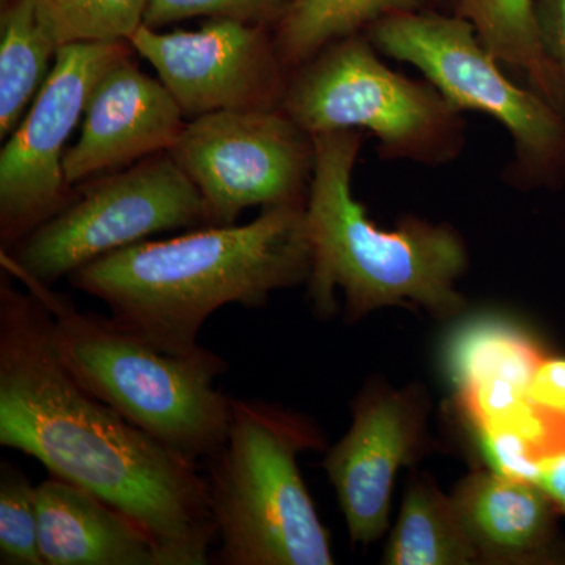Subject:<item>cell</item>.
<instances>
[{
  "mask_svg": "<svg viewBox=\"0 0 565 565\" xmlns=\"http://www.w3.org/2000/svg\"><path fill=\"white\" fill-rule=\"evenodd\" d=\"M0 445L131 516L166 565H206L215 541L206 479L68 373L46 305L0 278Z\"/></svg>",
  "mask_w": 565,
  "mask_h": 565,
  "instance_id": "obj_1",
  "label": "cell"
},
{
  "mask_svg": "<svg viewBox=\"0 0 565 565\" xmlns=\"http://www.w3.org/2000/svg\"><path fill=\"white\" fill-rule=\"evenodd\" d=\"M311 247L305 204L264 207L247 225L203 226L166 241H141L70 275L102 300L111 321L172 353L199 351L207 319L226 305L262 308L270 294L308 281Z\"/></svg>",
  "mask_w": 565,
  "mask_h": 565,
  "instance_id": "obj_2",
  "label": "cell"
},
{
  "mask_svg": "<svg viewBox=\"0 0 565 565\" xmlns=\"http://www.w3.org/2000/svg\"><path fill=\"white\" fill-rule=\"evenodd\" d=\"M316 162L305 202L311 247L308 296L321 316L344 294L345 321L379 308L422 307L438 318L463 310L456 281L468 266L459 233L418 217L382 230L352 193V173L364 132L341 129L313 136Z\"/></svg>",
  "mask_w": 565,
  "mask_h": 565,
  "instance_id": "obj_3",
  "label": "cell"
},
{
  "mask_svg": "<svg viewBox=\"0 0 565 565\" xmlns=\"http://www.w3.org/2000/svg\"><path fill=\"white\" fill-rule=\"evenodd\" d=\"M9 274L46 305L58 359L96 399L189 462L222 448L233 397L217 388L228 370L221 355L206 348L184 356L159 351L110 318L77 310L51 286Z\"/></svg>",
  "mask_w": 565,
  "mask_h": 565,
  "instance_id": "obj_4",
  "label": "cell"
},
{
  "mask_svg": "<svg viewBox=\"0 0 565 565\" xmlns=\"http://www.w3.org/2000/svg\"><path fill=\"white\" fill-rule=\"evenodd\" d=\"M323 435L297 412L232 399L228 434L206 479L222 565H332L329 533L300 473L299 455Z\"/></svg>",
  "mask_w": 565,
  "mask_h": 565,
  "instance_id": "obj_5",
  "label": "cell"
},
{
  "mask_svg": "<svg viewBox=\"0 0 565 565\" xmlns=\"http://www.w3.org/2000/svg\"><path fill=\"white\" fill-rule=\"evenodd\" d=\"M367 36L334 41L294 70L280 109L310 136L356 129L374 134L392 161L440 167L459 158L463 111L429 81H415L382 62Z\"/></svg>",
  "mask_w": 565,
  "mask_h": 565,
  "instance_id": "obj_6",
  "label": "cell"
},
{
  "mask_svg": "<svg viewBox=\"0 0 565 565\" xmlns=\"http://www.w3.org/2000/svg\"><path fill=\"white\" fill-rule=\"evenodd\" d=\"M375 50L411 63L457 110L493 118L511 136L508 180L516 188L557 191L565 184V117L533 88L505 76L473 25L459 14L404 11L367 29Z\"/></svg>",
  "mask_w": 565,
  "mask_h": 565,
  "instance_id": "obj_7",
  "label": "cell"
},
{
  "mask_svg": "<svg viewBox=\"0 0 565 565\" xmlns=\"http://www.w3.org/2000/svg\"><path fill=\"white\" fill-rule=\"evenodd\" d=\"M207 226L202 193L169 152L150 156L93 182L10 252H0L7 273L52 286L81 267L152 234Z\"/></svg>",
  "mask_w": 565,
  "mask_h": 565,
  "instance_id": "obj_8",
  "label": "cell"
},
{
  "mask_svg": "<svg viewBox=\"0 0 565 565\" xmlns=\"http://www.w3.org/2000/svg\"><path fill=\"white\" fill-rule=\"evenodd\" d=\"M169 154L202 193L207 226L236 225L253 206L305 204L316 162L313 136L281 109L192 118Z\"/></svg>",
  "mask_w": 565,
  "mask_h": 565,
  "instance_id": "obj_9",
  "label": "cell"
},
{
  "mask_svg": "<svg viewBox=\"0 0 565 565\" xmlns=\"http://www.w3.org/2000/svg\"><path fill=\"white\" fill-rule=\"evenodd\" d=\"M129 41L62 44L31 110L0 152V243L10 252L68 206L65 145L104 74L131 57Z\"/></svg>",
  "mask_w": 565,
  "mask_h": 565,
  "instance_id": "obj_10",
  "label": "cell"
},
{
  "mask_svg": "<svg viewBox=\"0 0 565 565\" xmlns=\"http://www.w3.org/2000/svg\"><path fill=\"white\" fill-rule=\"evenodd\" d=\"M128 41L191 120L212 111L280 109L286 70L262 24L215 18L200 31L170 33L141 24Z\"/></svg>",
  "mask_w": 565,
  "mask_h": 565,
  "instance_id": "obj_11",
  "label": "cell"
},
{
  "mask_svg": "<svg viewBox=\"0 0 565 565\" xmlns=\"http://www.w3.org/2000/svg\"><path fill=\"white\" fill-rule=\"evenodd\" d=\"M427 403L418 386L367 385L353 404L348 434L322 467L337 492L353 544L377 541L388 526L397 471L426 448Z\"/></svg>",
  "mask_w": 565,
  "mask_h": 565,
  "instance_id": "obj_12",
  "label": "cell"
},
{
  "mask_svg": "<svg viewBox=\"0 0 565 565\" xmlns=\"http://www.w3.org/2000/svg\"><path fill=\"white\" fill-rule=\"evenodd\" d=\"M180 104L161 79L122 58L98 82L84 114L79 140L63 159L68 185L169 152L184 129Z\"/></svg>",
  "mask_w": 565,
  "mask_h": 565,
  "instance_id": "obj_13",
  "label": "cell"
},
{
  "mask_svg": "<svg viewBox=\"0 0 565 565\" xmlns=\"http://www.w3.org/2000/svg\"><path fill=\"white\" fill-rule=\"evenodd\" d=\"M452 501L479 563L565 564L559 509L535 482L475 471L457 486Z\"/></svg>",
  "mask_w": 565,
  "mask_h": 565,
  "instance_id": "obj_14",
  "label": "cell"
},
{
  "mask_svg": "<svg viewBox=\"0 0 565 565\" xmlns=\"http://www.w3.org/2000/svg\"><path fill=\"white\" fill-rule=\"evenodd\" d=\"M35 500L44 565H166L151 535L95 493L51 476Z\"/></svg>",
  "mask_w": 565,
  "mask_h": 565,
  "instance_id": "obj_15",
  "label": "cell"
},
{
  "mask_svg": "<svg viewBox=\"0 0 565 565\" xmlns=\"http://www.w3.org/2000/svg\"><path fill=\"white\" fill-rule=\"evenodd\" d=\"M545 353L515 323L498 316H479L460 323L445 344V367L457 396L494 385H512L530 393Z\"/></svg>",
  "mask_w": 565,
  "mask_h": 565,
  "instance_id": "obj_16",
  "label": "cell"
},
{
  "mask_svg": "<svg viewBox=\"0 0 565 565\" xmlns=\"http://www.w3.org/2000/svg\"><path fill=\"white\" fill-rule=\"evenodd\" d=\"M456 14L473 25L498 61L565 117L563 81L546 54L535 0H457Z\"/></svg>",
  "mask_w": 565,
  "mask_h": 565,
  "instance_id": "obj_17",
  "label": "cell"
},
{
  "mask_svg": "<svg viewBox=\"0 0 565 565\" xmlns=\"http://www.w3.org/2000/svg\"><path fill=\"white\" fill-rule=\"evenodd\" d=\"M390 565H467L479 563L470 535L446 497L424 476H414L405 490L399 519L384 553Z\"/></svg>",
  "mask_w": 565,
  "mask_h": 565,
  "instance_id": "obj_18",
  "label": "cell"
},
{
  "mask_svg": "<svg viewBox=\"0 0 565 565\" xmlns=\"http://www.w3.org/2000/svg\"><path fill=\"white\" fill-rule=\"evenodd\" d=\"M58 41L41 22L32 0H10L0 17V139L17 129L31 99L50 76Z\"/></svg>",
  "mask_w": 565,
  "mask_h": 565,
  "instance_id": "obj_19",
  "label": "cell"
},
{
  "mask_svg": "<svg viewBox=\"0 0 565 565\" xmlns=\"http://www.w3.org/2000/svg\"><path fill=\"white\" fill-rule=\"evenodd\" d=\"M426 0H289L278 20L275 47L286 71L311 61L334 41L356 35L375 22L419 11Z\"/></svg>",
  "mask_w": 565,
  "mask_h": 565,
  "instance_id": "obj_20",
  "label": "cell"
},
{
  "mask_svg": "<svg viewBox=\"0 0 565 565\" xmlns=\"http://www.w3.org/2000/svg\"><path fill=\"white\" fill-rule=\"evenodd\" d=\"M58 44L128 41L143 24L150 0H32Z\"/></svg>",
  "mask_w": 565,
  "mask_h": 565,
  "instance_id": "obj_21",
  "label": "cell"
},
{
  "mask_svg": "<svg viewBox=\"0 0 565 565\" xmlns=\"http://www.w3.org/2000/svg\"><path fill=\"white\" fill-rule=\"evenodd\" d=\"M0 564L44 565L39 548L35 486L17 465L0 467Z\"/></svg>",
  "mask_w": 565,
  "mask_h": 565,
  "instance_id": "obj_22",
  "label": "cell"
},
{
  "mask_svg": "<svg viewBox=\"0 0 565 565\" xmlns=\"http://www.w3.org/2000/svg\"><path fill=\"white\" fill-rule=\"evenodd\" d=\"M523 416L516 422L473 433L490 471L509 479L535 482L545 456L539 451L541 441L523 426Z\"/></svg>",
  "mask_w": 565,
  "mask_h": 565,
  "instance_id": "obj_23",
  "label": "cell"
},
{
  "mask_svg": "<svg viewBox=\"0 0 565 565\" xmlns=\"http://www.w3.org/2000/svg\"><path fill=\"white\" fill-rule=\"evenodd\" d=\"M289 0H150L143 24L159 29L191 18H228L245 22L280 20Z\"/></svg>",
  "mask_w": 565,
  "mask_h": 565,
  "instance_id": "obj_24",
  "label": "cell"
},
{
  "mask_svg": "<svg viewBox=\"0 0 565 565\" xmlns=\"http://www.w3.org/2000/svg\"><path fill=\"white\" fill-rule=\"evenodd\" d=\"M530 401L546 414L565 416V359L545 356L530 386Z\"/></svg>",
  "mask_w": 565,
  "mask_h": 565,
  "instance_id": "obj_25",
  "label": "cell"
},
{
  "mask_svg": "<svg viewBox=\"0 0 565 565\" xmlns=\"http://www.w3.org/2000/svg\"><path fill=\"white\" fill-rule=\"evenodd\" d=\"M535 9L546 54L555 63L565 96V0H535Z\"/></svg>",
  "mask_w": 565,
  "mask_h": 565,
  "instance_id": "obj_26",
  "label": "cell"
},
{
  "mask_svg": "<svg viewBox=\"0 0 565 565\" xmlns=\"http://www.w3.org/2000/svg\"><path fill=\"white\" fill-rule=\"evenodd\" d=\"M535 484L544 489L561 514L565 515V449L552 452L542 460L541 473Z\"/></svg>",
  "mask_w": 565,
  "mask_h": 565,
  "instance_id": "obj_27",
  "label": "cell"
},
{
  "mask_svg": "<svg viewBox=\"0 0 565 565\" xmlns=\"http://www.w3.org/2000/svg\"><path fill=\"white\" fill-rule=\"evenodd\" d=\"M7 2H10V0H2L3 6H6Z\"/></svg>",
  "mask_w": 565,
  "mask_h": 565,
  "instance_id": "obj_28",
  "label": "cell"
}]
</instances>
